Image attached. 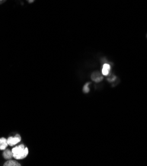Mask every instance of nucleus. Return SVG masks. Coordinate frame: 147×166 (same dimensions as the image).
<instances>
[{
  "label": "nucleus",
  "mask_w": 147,
  "mask_h": 166,
  "mask_svg": "<svg viewBox=\"0 0 147 166\" xmlns=\"http://www.w3.org/2000/svg\"><path fill=\"white\" fill-rule=\"evenodd\" d=\"M89 83H86V84L84 85V88H83V91H84V93H88L89 92Z\"/></svg>",
  "instance_id": "nucleus-8"
},
{
  "label": "nucleus",
  "mask_w": 147,
  "mask_h": 166,
  "mask_svg": "<svg viewBox=\"0 0 147 166\" xmlns=\"http://www.w3.org/2000/svg\"><path fill=\"white\" fill-rule=\"evenodd\" d=\"M27 1L28 2H29V3H33L35 1V0H27Z\"/></svg>",
  "instance_id": "nucleus-10"
},
{
  "label": "nucleus",
  "mask_w": 147,
  "mask_h": 166,
  "mask_svg": "<svg viewBox=\"0 0 147 166\" xmlns=\"http://www.w3.org/2000/svg\"><path fill=\"white\" fill-rule=\"evenodd\" d=\"M3 156L4 158L7 159H10L13 157V154L12 152V150H5L3 153Z\"/></svg>",
  "instance_id": "nucleus-6"
},
{
  "label": "nucleus",
  "mask_w": 147,
  "mask_h": 166,
  "mask_svg": "<svg viewBox=\"0 0 147 166\" xmlns=\"http://www.w3.org/2000/svg\"><path fill=\"white\" fill-rule=\"evenodd\" d=\"M111 66L108 63H105V64L103 65L102 67V70H101V73H102V75L104 76H108L110 72H111Z\"/></svg>",
  "instance_id": "nucleus-3"
},
{
  "label": "nucleus",
  "mask_w": 147,
  "mask_h": 166,
  "mask_svg": "<svg viewBox=\"0 0 147 166\" xmlns=\"http://www.w3.org/2000/svg\"><path fill=\"white\" fill-rule=\"evenodd\" d=\"M91 78H92V79L93 80V81L96 82V83H99V82H101L104 79L103 75H101V74L98 72H95L93 73Z\"/></svg>",
  "instance_id": "nucleus-4"
},
{
  "label": "nucleus",
  "mask_w": 147,
  "mask_h": 166,
  "mask_svg": "<svg viewBox=\"0 0 147 166\" xmlns=\"http://www.w3.org/2000/svg\"><path fill=\"white\" fill-rule=\"evenodd\" d=\"M8 146V140H6L5 138H0V150H4L5 149H6Z\"/></svg>",
  "instance_id": "nucleus-5"
},
{
  "label": "nucleus",
  "mask_w": 147,
  "mask_h": 166,
  "mask_svg": "<svg viewBox=\"0 0 147 166\" xmlns=\"http://www.w3.org/2000/svg\"><path fill=\"white\" fill-rule=\"evenodd\" d=\"M0 1H2V0H0Z\"/></svg>",
  "instance_id": "nucleus-11"
},
{
  "label": "nucleus",
  "mask_w": 147,
  "mask_h": 166,
  "mask_svg": "<svg viewBox=\"0 0 147 166\" xmlns=\"http://www.w3.org/2000/svg\"><path fill=\"white\" fill-rule=\"evenodd\" d=\"M116 76L114 75H111L109 78H107V80H108L109 82H114L116 80Z\"/></svg>",
  "instance_id": "nucleus-9"
},
{
  "label": "nucleus",
  "mask_w": 147,
  "mask_h": 166,
  "mask_svg": "<svg viewBox=\"0 0 147 166\" xmlns=\"http://www.w3.org/2000/svg\"><path fill=\"white\" fill-rule=\"evenodd\" d=\"M21 136L19 134H17L14 137L12 136L9 137V138L8 139V144L10 146H15L17 144H18V143L21 141Z\"/></svg>",
  "instance_id": "nucleus-2"
},
{
  "label": "nucleus",
  "mask_w": 147,
  "mask_h": 166,
  "mask_svg": "<svg viewBox=\"0 0 147 166\" xmlns=\"http://www.w3.org/2000/svg\"><path fill=\"white\" fill-rule=\"evenodd\" d=\"M4 166H20V163L17 162L15 160H9V161L6 162L4 165Z\"/></svg>",
  "instance_id": "nucleus-7"
},
{
  "label": "nucleus",
  "mask_w": 147,
  "mask_h": 166,
  "mask_svg": "<svg viewBox=\"0 0 147 166\" xmlns=\"http://www.w3.org/2000/svg\"><path fill=\"white\" fill-rule=\"evenodd\" d=\"M13 158L16 159H22L25 158L29 153V150L25 148L23 144H21L18 146H15L12 149Z\"/></svg>",
  "instance_id": "nucleus-1"
}]
</instances>
